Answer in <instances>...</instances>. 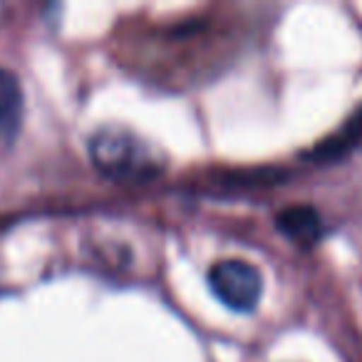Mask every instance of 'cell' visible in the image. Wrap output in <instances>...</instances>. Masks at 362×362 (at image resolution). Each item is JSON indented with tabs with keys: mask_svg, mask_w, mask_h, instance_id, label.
Returning <instances> with one entry per match:
<instances>
[{
	"mask_svg": "<svg viewBox=\"0 0 362 362\" xmlns=\"http://www.w3.org/2000/svg\"><path fill=\"white\" fill-rule=\"evenodd\" d=\"M276 223L283 231V236H288L293 243H298V246H303V248L320 241L322 221H320V216H317L315 209H310V206L286 209V211L278 214Z\"/></svg>",
	"mask_w": 362,
	"mask_h": 362,
	"instance_id": "3",
	"label": "cell"
},
{
	"mask_svg": "<svg viewBox=\"0 0 362 362\" xmlns=\"http://www.w3.org/2000/svg\"><path fill=\"white\" fill-rule=\"evenodd\" d=\"M18 107H21V102H18V90L13 80L0 77V127L8 124V122H16Z\"/></svg>",
	"mask_w": 362,
	"mask_h": 362,
	"instance_id": "4",
	"label": "cell"
},
{
	"mask_svg": "<svg viewBox=\"0 0 362 362\" xmlns=\"http://www.w3.org/2000/svg\"><path fill=\"white\" fill-rule=\"evenodd\" d=\"M209 286L214 296L236 313H248L258 305L263 291V278L251 263L228 258L209 271Z\"/></svg>",
	"mask_w": 362,
	"mask_h": 362,
	"instance_id": "2",
	"label": "cell"
},
{
	"mask_svg": "<svg viewBox=\"0 0 362 362\" xmlns=\"http://www.w3.org/2000/svg\"><path fill=\"white\" fill-rule=\"evenodd\" d=\"M90 156L105 176L117 181H149L161 171V161L146 141L122 127H105L90 139Z\"/></svg>",
	"mask_w": 362,
	"mask_h": 362,
	"instance_id": "1",
	"label": "cell"
}]
</instances>
